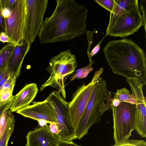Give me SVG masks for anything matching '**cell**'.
Here are the masks:
<instances>
[{
	"label": "cell",
	"mask_w": 146,
	"mask_h": 146,
	"mask_svg": "<svg viewBox=\"0 0 146 146\" xmlns=\"http://www.w3.org/2000/svg\"><path fill=\"white\" fill-rule=\"evenodd\" d=\"M49 17L43 20L38 35L42 44L68 41L87 32L88 9L73 0H56Z\"/></svg>",
	"instance_id": "6da1fadb"
},
{
	"label": "cell",
	"mask_w": 146,
	"mask_h": 146,
	"mask_svg": "<svg viewBox=\"0 0 146 146\" xmlns=\"http://www.w3.org/2000/svg\"><path fill=\"white\" fill-rule=\"evenodd\" d=\"M112 72L127 78L138 77L146 84V57L144 50L130 39L108 42L103 49Z\"/></svg>",
	"instance_id": "7a4b0ae2"
},
{
	"label": "cell",
	"mask_w": 146,
	"mask_h": 146,
	"mask_svg": "<svg viewBox=\"0 0 146 146\" xmlns=\"http://www.w3.org/2000/svg\"><path fill=\"white\" fill-rule=\"evenodd\" d=\"M106 80L100 77L87 104L85 111L76 129L77 138L87 135L90 128L101 120V116L112 107V92L107 89Z\"/></svg>",
	"instance_id": "3957f363"
},
{
	"label": "cell",
	"mask_w": 146,
	"mask_h": 146,
	"mask_svg": "<svg viewBox=\"0 0 146 146\" xmlns=\"http://www.w3.org/2000/svg\"><path fill=\"white\" fill-rule=\"evenodd\" d=\"M77 66L75 54L70 49L62 51L50 60L47 70L50 76L46 81L42 85L40 91L50 86L59 91L62 96L66 98L65 83L68 77L73 75Z\"/></svg>",
	"instance_id": "277c9868"
},
{
	"label": "cell",
	"mask_w": 146,
	"mask_h": 146,
	"mask_svg": "<svg viewBox=\"0 0 146 146\" xmlns=\"http://www.w3.org/2000/svg\"><path fill=\"white\" fill-rule=\"evenodd\" d=\"M142 25V18L137 1L119 15L110 13L106 36L124 38L137 32Z\"/></svg>",
	"instance_id": "5b68a950"
},
{
	"label": "cell",
	"mask_w": 146,
	"mask_h": 146,
	"mask_svg": "<svg viewBox=\"0 0 146 146\" xmlns=\"http://www.w3.org/2000/svg\"><path fill=\"white\" fill-rule=\"evenodd\" d=\"M113 138L115 144L126 142L134 130L136 104L129 102H120L117 106H112Z\"/></svg>",
	"instance_id": "8992f818"
},
{
	"label": "cell",
	"mask_w": 146,
	"mask_h": 146,
	"mask_svg": "<svg viewBox=\"0 0 146 146\" xmlns=\"http://www.w3.org/2000/svg\"><path fill=\"white\" fill-rule=\"evenodd\" d=\"M103 71V67L96 71L91 81L87 85L83 83L78 87L72 95L71 100L68 102L71 124L75 131L84 113L96 83Z\"/></svg>",
	"instance_id": "52a82bcc"
},
{
	"label": "cell",
	"mask_w": 146,
	"mask_h": 146,
	"mask_svg": "<svg viewBox=\"0 0 146 146\" xmlns=\"http://www.w3.org/2000/svg\"><path fill=\"white\" fill-rule=\"evenodd\" d=\"M52 106L57 121L60 141H70L77 139L75 129L72 126L68 102L61 95L60 92L54 91L47 98Z\"/></svg>",
	"instance_id": "ba28073f"
},
{
	"label": "cell",
	"mask_w": 146,
	"mask_h": 146,
	"mask_svg": "<svg viewBox=\"0 0 146 146\" xmlns=\"http://www.w3.org/2000/svg\"><path fill=\"white\" fill-rule=\"evenodd\" d=\"M25 13L23 30L25 41L31 44L38 35L47 8V0H25Z\"/></svg>",
	"instance_id": "9c48e42d"
},
{
	"label": "cell",
	"mask_w": 146,
	"mask_h": 146,
	"mask_svg": "<svg viewBox=\"0 0 146 146\" xmlns=\"http://www.w3.org/2000/svg\"><path fill=\"white\" fill-rule=\"evenodd\" d=\"M136 104V117L134 130L142 137H146V97L143 95L142 81L138 77L131 76L127 78Z\"/></svg>",
	"instance_id": "30bf717a"
},
{
	"label": "cell",
	"mask_w": 146,
	"mask_h": 146,
	"mask_svg": "<svg viewBox=\"0 0 146 146\" xmlns=\"http://www.w3.org/2000/svg\"><path fill=\"white\" fill-rule=\"evenodd\" d=\"M25 13V0H17L9 16L5 19V33L13 44L17 45L24 42L23 30Z\"/></svg>",
	"instance_id": "8fae6325"
},
{
	"label": "cell",
	"mask_w": 146,
	"mask_h": 146,
	"mask_svg": "<svg viewBox=\"0 0 146 146\" xmlns=\"http://www.w3.org/2000/svg\"><path fill=\"white\" fill-rule=\"evenodd\" d=\"M32 104L18 110L16 112L22 116L37 121L42 119L49 123L57 121L54 110L46 98L42 102H32Z\"/></svg>",
	"instance_id": "7c38bea8"
},
{
	"label": "cell",
	"mask_w": 146,
	"mask_h": 146,
	"mask_svg": "<svg viewBox=\"0 0 146 146\" xmlns=\"http://www.w3.org/2000/svg\"><path fill=\"white\" fill-rule=\"evenodd\" d=\"M27 146H57L60 140L50 131L48 124L33 131L26 136Z\"/></svg>",
	"instance_id": "4fadbf2b"
},
{
	"label": "cell",
	"mask_w": 146,
	"mask_h": 146,
	"mask_svg": "<svg viewBox=\"0 0 146 146\" xmlns=\"http://www.w3.org/2000/svg\"><path fill=\"white\" fill-rule=\"evenodd\" d=\"M38 91L36 84L32 83L26 85L15 96L13 101L10 107L11 112L16 111L29 105Z\"/></svg>",
	"instance_id": "5bb4252c"
},
{
	"label": "cell",
	"mask_w": 146,
	"mask_h": 146,
	"mask_svg": "<svg viewBox=\"0 0 146 146\" xmlns=\"http://www.w3.org/2000/svg\"><path fill=\"white\" fill-rule=\"evenodd\" d=\"M31 44L24 41L21 45L16 46L6 67L9 74L17 78L19 76L23 61L30 50Z\"/></svg>",
	"instance_id": "9a60e30c"
},
{
	"label": "cell",
	"mask_w": 146,
	"mask_h": 146,
	"mask_svg": "<svg viewBox=\"0 0 146 146\" xmlns=\"http://www.w3.org/2000/svg\"><path fill=\"white\" fill-rule=\"evenodd\" d=\"M16 45L8 43L0 50V70L6 67Z\"/></svg>",
	"instance_id": "2e32d148"
},
{
	"label": "cell",
	"mask_w": 146,
	"mask_h": 146,
	"mask_svg": "<svg viewBox=\"0 0 146 146\" xmlns=\"http://www.w3.org/2000/svg\"><path fill=\"white\" fill-rule=\"evenodd\" d=\"M15 119L12 114L9 117L4 132L0 137V146H7L8 143L14 131Z\"/></svg>",
	"instance_id": "e0dca14e"
},
{
	"label": "cell",
	"mask_w": 146,
	"mask_h": 146,
	"mask_svg": "<svg viewBox=\"0 0 146 146\" xmlns=\"http://www.w3.org/2000/svg\"><path fill=\"white\" fill-rule=\"evenodd\" d=\"M114 4L112 11L110 13L119 15L134 4L137 0H114Z\"/></svg>",
	"instance_id": "ac0fdd59"
},
{
	"label": "cell",
	"mask_w": 146,
	"mask_h": 146,
	"mask_svg": "<svg viewBox=\"0 0 146 146\" xmlns=\"http://www.w3.org/2000/svg\"><path fill=\"white\" fill-rule=\"evenodd\" d=\"M113 98L119 100L120 102H129L135 103L133 95L125 87L117 89Z\"/></svg>",
	"instance_id": "d6986e66"
},
{
	"label": "cell",
	"mask_w": 146,
	"mask_h": 146,
	"mask_svg": "<svg viewBox=\"0 0 146 146\" xmlns=\"http://www.w3.org/2000/svg\"><path fill=\"white\" fill-rule=\"evenodd\" d=\"M92 64H89L86 66L76 70L75 73L70 77V81L86 77L89 74L94 70V68L92 67Z\"/></svg>",
	"instance_id": "ffe728a7"
},
{
	"label": "cell",
	"mask_w": 146,
	"mask_h": 146,
	"mask_svg": "<svg viewBox=\"0 0 146 146\" xmlns=\"http://www.w3.org/2000/svg\"><path fill=\"white\" fill-rule=\"evenodd\" d=\"M11 105L9 106L4 110L0 116V137L4 132L9 117L12 114L10 109Z\"/></svg>",
	"instance_id": "44dd1931"
},
{
	"label": "cell",
	"mask_w": 146,
	"mask_h": 146,
	"mask_svg": "<svg viewBox=\"0 0 146 146\" xmlns=\"http://www.w3.org/2000/svg\"><path fill=\"white\" fill-rule=\"evenodd\" d=\"M17 78L15 76L9 74L7 80L1 88L0 91L1 89H9L13 91Z\"/></svg>",
	"instance_id": "7402d4cb"
},
{
	"label": "cell",
	"mask_w": 146,
	"mask_h": 146,
	"mask_svg": "<svg viewBox=\"0 0 146 146\" xmlns=\"http://www.w3.org/2000/svg\"><path fill=\"white\" fill-rule=\"evenodd\" d=\"M111 146H146V142L143 140L129 139L126 142L119 145Z\"/></svg>",
	"instance_id": "603a6c76"
},
{
	"label": "cell",
	"mask_w": 146,
	"mask_h": 146,
	"mask_svg": "<svg viewBox=\"0 0 146 146\" xmlns=\"http://www.w3.org/2000/svg\"><path fill=\"white\" fill-rule=\"evenodd\" d=\"M13 92L9 89L1 90L0 91V102L4 103L9 100L13 96Z\"/></svg>",
	"instance_id": "cb8c5ba5"
},
{
	"label": "cell",
	"mask_w": 146,
	"mask_h": 146,
	"mask_svg": "<svg viewBox=\"0 0 146 146\" xmlns=\"http://www.w3.org/2000/svg\"><path fill=\"white\" fill-rule=\"evenodd\" d=\"M99 5L104 9L111 12L113 9L114 0H94Z\"/></svg>",
	"instance_id": "d4e9b609"
},
{
	"label": "cell",
	"mask_w": 146,
	"mask_h": 146,
	"mask_svg": "<svg viewBox=\"0 0 146 146\" xmlns=\"http://www.w3.org/2000/svg\"><path fill=\"white\" fill-rule=\"evenodd\" d=\"M139 5V9H140V13H142L141 15L143 21V25L144 26V28L146 34V0H142L140 1Z\"/></svg>",
	"instance_id": "484cf974"
},
{
	"label": "cell",
	"mask_w": 146,
	"mask_h": 146,
	"mask_svg": "<svg viewBox=\"0 0 146 146\" xmlns=\"http://www.w3.org/2000/svg\"><path fill=\"white\" fill-rule=\"evenodd\" d=\"M17 0H0L1 9L6 8L12 11L14 8Z\"/></svg>",
	"instance_id": "4316f807"
},
{
	"label": "cell",
	"mask_w": 146,
	"mask_h": 146,
	"mask_svg": "<svg viewBox=\"0 0 146 146\" xmlns=\"http://www.w3.org/2000/svg\"><path fill=\"white\" fill-rule=\"evenodd\" d=\"M106 36H105L99 43L94 48L91 52L88 53L89 60V64H93L95 63L93 61L92 59V57L99 52L100 48L101 43L103 39Z\"/></svg>",
	"instance_id": "83f0119b"
},
{
	"label": "cell",
	"mask_w": 146,
	"mask_h": 146,
	"mask_svg": "<svg viewBox=\"0 0 146 146\" xmlns=\"http://www.w3.org/2000/svg\"><path fill=\"white\" fill-rule=\"evenodd\" d=\"M49 123V125H48V126L50 131L58 136L59 134V131L56 123L50 122Z\"/></svg>",
	"instance_id": "f1b7e54d"
},
{
	"label": "cell",
	"mask_w": 146,
	"mask_h": 146,
	"mask_svg": "<svg viewBox=\"0 0 146 146\" xmlns=\"http://www.w3.org/2000/svg\"><path fill=\"white\" fill-rule=\"evenodd\" d=\"M5 31V24L4 18L2 15L0 4V34Z\"/></svg>",
	"instance_id": "f546056e"
},
{
	"label": "cell",
	"mask_w": 146,
	"mask_h": 146,
	"mask_svg": "<svg viewBox=\"0 0 146 146\" xmlns=\"http://www.w3.org/2000/svg\"><path fill=\"white\" fill-rule=\"evenodd\" d=\"M57 146H82L79 145L73 142L72 141H60Z\"/></svg>",
	"instance_id": "4dcf8cb0"
},
{
	"label": "cell",
	"mask_w": 146,
	"mask_h": 146,
	"mask_svg": "<svg viewBox=\"0 0 146 146\" xmlns=\"http://www.w3.org/2000/svg\"><path fill=\"white\" fill-rule=\"evenodd\" d=\"M0 41L3 43L8 42V43L13 44L5 33H3L0 34Z\"/></svg>",
	"instance_id": "1f68e13d"
},
{
	"label": "cell",
	"mask_w": 146,
	"mask_h": 146,
	"mask_svg": "<svg viewBox=\"0 0 146 146\" xmlns=\"http://www.w3.org/2000/svg\"><path fill=\"white\" fill-rule=\"evenodd\" d=\"M9 74L6 67L0 70V81L5 77L9 76Z\"/></svg>",
	"instance_id": "d6a6232c"
},
{
	"label": "cell",
	"mask_w": 146,
	"mask_h": 146,
	"mask_svg": "<svg viewBox=\"0 0 146 146\" xmlns=\"http://www.w3.org/2000/svg\"><path fill=\"white\" fill-rule=\"evenodd\" d=\"M1 11L2 15L5 19L8 17L10 15L11 11L6 8L3 9H1Z\"/></svg>",
	"instance_id": "836d02e7"
},
{
	"label": "cell",
	"mask_w": 146,
	"mask_h": 146,
	"mask_svg": "<svg viewBox=\"0 0 146 146\" xmlns=\"http://www.w3.org/2000/svg\"><path fill=\"white\" fill-rule=\"evenodd\" d=\"M39 125L40 127H43L45 126L48 122L46 120L42 119L38 120H37Z\"/></svg>",
	"instance_id": "e575fe53"
},
{
	"label": "cell",
	"mask_w": 146,
	"mask_h": 146,
	"mask_svg": "<svg viewBox=\"0 0 146 146\" xmlns=\"http://www.w3.org/2000/svg\"><path fill=\"white\" fill-rule=\"evenodd\" d=\"M25 146H27V145L26 144Z\"/></svg>",
	"instance_id": "d590c367"
}]
</instances>
